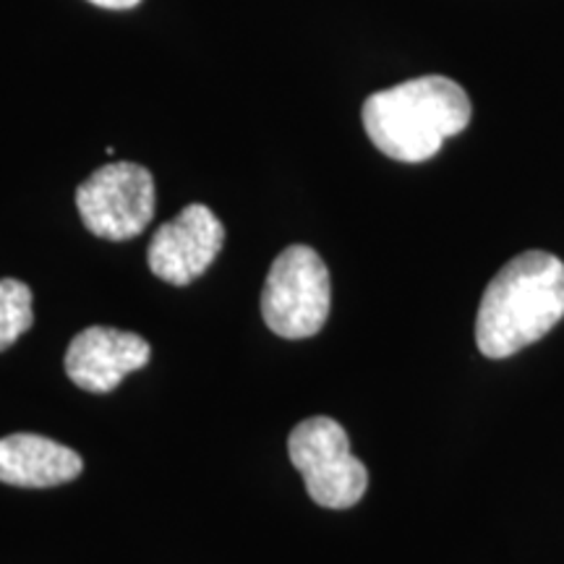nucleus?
<instances>
[{"mask_svg":"<svg viewBox=\"0 0 564 564\" xmlns=\"http://www.w3.org/2000/svg\"><path fill=\"white\" fill-rule=\"evenodd\" d=\"M564 316V262L525 251L486 285L476 316V343L486 358H507L552 333Z\"/></svg>","mask_w":564,"mask_h":564,"instance_id":"1","label":"nucleus"},{"mask_svg":"<svg viewBox=\"0 0 564 564\" xmlns=\"http://www.w3.org/2000/svg\"><path fill=\"white\" fill-rule=\"evenodd\" d=\"M89 3L100 6V9H108V11H129V9H137L141 0H89Z\"/></svg>","mask_w":564,"mask_h":564,"instance_id":"10","label":"nucleus"},{"mask_svg":"<svg viewBox=\"0 0 564 564\" xmlns=\"http://www.w3.org/2000/svg\"><path fill=\"white\" fill-rule=\"evenodd\" d=\"M225 228L204 204H188L171 223L160 225L152 236L147 262L154 278L171 285H188L202 278L223 251Z\"/></svg>","mask_w":564,"mask_h":564,"instance_id":"6","label":"nucleus"},{"mask_svg":"<svg viewBox=\"0 0 564 564\" xmlns=\"http://www.w3.org/2000/svg\"><path fill=\"white\" fill-rule=\"evenodd\" d=\"M150 356L144 337L116 327H87L68 345L66 373L82 390L105 394L116 390L126 373L144 369Z\"/></svg>","mask_w":564,"mask_h":564,"instance_id":"7","label":"nucleus"},{"mask_svg":"<svg viewBox=\"0 0 564 564\" xmlns=\"http://www.w3.org/2000/svg\"><path fill=\"white\" fill-rule=\"evenodd\" d=\"M333 306L329 270L312 246H288L274 259L262 291V316L285 340L314 337Z\"/></svg>","mask_w":564,"mask_h":564,"instance_id":"3","label":"nucleus"},{"mask_svg":"<svg viewBox=\"0 0 564 564\" xmlns=\"http://www.w3.org/2000/svg\"><path fill=\"white\" fill-rule=\"evenodd\" d=\"M288 455L319 507L348 510L361 502L369 470L350 453L348 432L335 419L314 415L301 421L288 436Z\"/></svg>","mask_w":564,"mask_h":564,"instance_id":"4","label":"nucleus"},{"mask_svg":"<svg viewBox=\"0 0 564 564\" xmlns=\"http://www.w3.org/2000/svg\"><path fill=\"white\" fill-rule=\"evenodd\" d=\"M84 228L105 241H129L154 217V178L137 162H110L76 188Z\"/></svg>","mask_w":564,"mask_h":564,"instance_id":"5","label":"nucleus"},{"mask_svg":"<svg viewBox=\"0 0 564 564\" xmlns=\"http://www.w3.org/2000/svg\"><path fill=\"white\" fill-rule=\"evenodd\" d=\"M470 100L447 76H421L373 91L364 102V129L379 152L398 162L432 160L470 123Z\"/></svg>","mask_w":564,"mask_h":564,"instance_id":"2","label":"nucleus"},{"mask_svg":"<svg viewBox=\"0 0 564 564\" xmlns=\"http://www.w3.org/2000/svg\"><path fill=\"white\" fill-rule=\"evenodd\" d=\"M84 460L66 444L40 434H9L0 440V481L19 489H51L79 478Z\"/></svg>","mask_w":564,"mask_h":564,"instance_id":"8","label":"nucleus"},{"mask_svg":"<svg viewBox=\"0 0 564 564\" xmlns=\"http://www.w3.org/2000/svg\"><path fill=\"white\" fill-rule=\"evenodd\" d=\"M32 291L17 278L0 280V352L9 350L26 329H32Z\"/></svg>","mask_w":564,"mask_h":564,"instance_id":"9","label":"nucleus"}]
</instances>
